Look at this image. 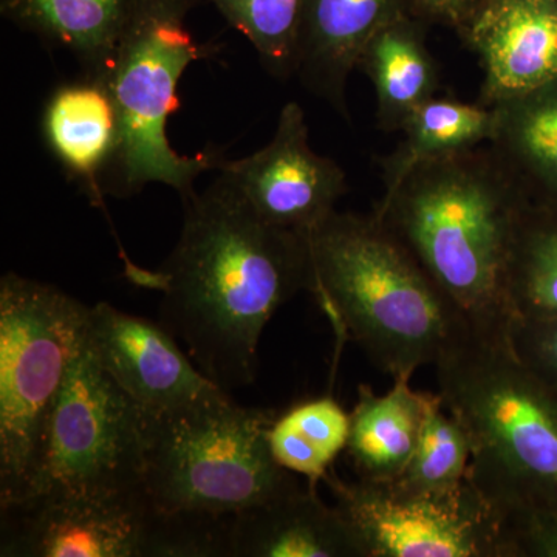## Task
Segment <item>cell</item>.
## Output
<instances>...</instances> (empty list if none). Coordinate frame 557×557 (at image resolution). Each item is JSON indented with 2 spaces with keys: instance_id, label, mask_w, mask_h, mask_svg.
Returning <instances> with one entry per match:
<instances>
[{
  "instance_id": "27",
  "label": "cell",
  "mask_w": 557,
  "mask_h": 557,
  "mask_svg": "<svg viewBox=\"0 0 557 557\" xmlns=\"http://www.w3.org/2000/svg\"><path fill=\"white\" fill-rule=\"evenodd\" d=\"M502 557H557V509L528 508L500 520Z\"/></svg>"
},
{
  "instance_id": "9",
  "label": "cell",
  "mask_w": 557,
  "mask_h": 557,
  "mask_svg": "<svg viewBox=\"0 0 557 557\" xmlns=\"http://www.w3.org/2000/svg\"><path fill=\"white\" fill-rule=\"evenodd\" d=\"M322 482L368 557H502L500 519L469 482L442 494H410L392 483Z\"/></svg>"
},
{
  "instance_id": "11",
  "label": "cell",
  "mask_w": 557,
  "mask_h": 557,
  "mask_svg": "<svg viewBox=\"0 0 557 557\" xmlns=\"http://www.w3.org/2000/svg\"><path fill=\"white\" fill-rule=\"evenodd\" d=\"M219 172L260 219L306 236L336 211L347 193L346 172L311 148L306 112L295 101L282 108L265 148L223 161Z\"/></svg>"
},
{
  "instance_id": "26",
  "label": "cell",
  "mask_w": 557,
  "mask_h": 557,
  "mask_svg": "<svg viewBox=\"0 0 557 557\" xmlns=\"http://www.w3.org/2000/svg\"><path fill=\"white\" fill-rule=\"evenodd\" d=\"M507 341L512 354L557 391V313L512 318Z\"/></svg>"
},
{
  "instance_id": "10",
  "label": "cell",
  "mask_w": 557,
  "mask_h": 557,
  "mask_svg": "<svg viewBox=\"0 0 557 557\" xmlns=\"http://www.w3.org/2000/svg\"><path fill=\"white\" fill-rule=\"evenodd\" d=\"M159 518L146 491L113 497H33L2 509L0 556H152Z\"/></svg>"
},
{
  "instance_id": "18",
  "label": "cell",
  "mask_w": 557,
  "mask_h": 557,
  "mask_svg": "<svg viewBox=\"0 0 557 557\" xmlns=\"http://www.w3.org/2000/svg\"><path fill=\"white\" fill-rule=\"evenodd\" d=\"M428 28L426 21L409 14L384 25L362 50L358 69L375 89L380 131H401L413 110L437 97L438 64L428 47Z\"/></svg>"
},
{
  "instance_id": "14",
  "label": "cell",
  "mask_w": 557,
  "mask_h": 557,
  "mask_svg": "<svg viewBox=\"0 0 557 557\" xmlns=\"http://www.w3.org/2000/svg\"><path fill=\"white\" fill-rule=\"evenodd\" d=\"M416 14V0H306L298 76L311 94L348 120L347 83L384 25Z\"/></svg>"
},
{
  "instance_id": "19",
  "label": "cell",
  "mask_w": 557,
  "mask_h": 557,
  "mask_svg": "<svg viewBox=\"0 0 557 557\" xmlns=\"http://www.w3.org/2000/svg\"><path fill=\"white\" fill-rule=\"evenodd\" d=\"M139 0H0L3 16L72 51L97 78L119 47Z\"/></svg>"
},
{
  "instance_id": "5",
  "label": "cell",
  "mask_w": 557,
  "mask_h": 557,
  "mask_svg": "<svg viewBox=\"0 0 557 557\" xmlns=\"http://www.w3.org/2000/svg\"><path fill=\"white\" fill-rule=\"evenodd\" d=\"M199 0H139L119 47L98 79L108 87L120 120V143L106 193L132 196L161 183L186 199L203 172L223 163L218 150L182 156L168 138V121L180 108L177 86L207 47L186 25Z\"/></svg>"
},
{
  "instance_id": "23",
  "label": "cell",
  "mask_w": 557,
  "mask_h": 557,
  "mask_svg": "<svg viewBox=\"0 0 557 557\" xmlns=\"http://www.w3.org/2000/svg\"><path fill=\"white\" fill-rule=\"evenodd\" d=\"M507 288L512 318L557 313V207L528 205L512 245Z\"/></svg>"
},
{
  "instance_id": "7",
  "label": "cell",
  "mask_w": 557,
  "mask_h": 557,
  "mask_svg": "<svg viewBox=\"0 0 557 557\" xmlns=\"http://www.w3.org/2000/svg\"><path fill=\"white\" fill-rule=\"evenodd\" d=\"M90 307L53 285L0 281V507L30 493L51 412L86 346Z\"/></svg>"
},
{
  "instance_id": "12",
  "label": "cell",
  "mask_w": 557,
  "mask_h": 557,
  "mask_svg": "<svg viewBox=\"0 0 557 557\" xmlns=\"http://www.w3.org/2000/svg\"><path fill=\"white\" fill-rule=\"evenodd\" d=\"M87 341L101 368L146 412L228 395L189 361L170 330L110 304L90 307Z\"/></svg>"
},
{
  "instance_id": "6",
  "label": "cell",
  "mask_w": 557,
  "mask_h": 557,
  "mask_svg": "<svg viewBox=\"0 0 557 557\" xmlns=\"http://www.w3.org/2000/svg\"><path fill=\"white\" fill-rule=\"evenodd\" d=\"M273 421L230 395L146 412L143 486L153 507L166 515L230 516L299 486L271 454Z\"/></svg>"
},
{
  "instance_id": "4",
  "label": "cell",
  "mask_w": 557,
  "mask_h": 557,
  "mask_svg": "<svg viewBox=\"0 0 557 557\" xmlns=\"http://www.w3.org/2000/svg\"><path fill=\"white\" fill-rule=\"evenodd\" d=\"M438 395L471 445L467 480L498 519L557 509V391L507 336L467 329L435 362Z\"/></svg>"
},
{
  "instance_id": "28",
  "label": "cell",
  "mask_w": 557,
  "mask_h": 557,
  "mask_svg": "<svg viewBox=\"0 0 557 557\" xmlns=\"http://www.w3.org/2000/svg\"><path fill=\"white\" fill-rule=\"evenodd\" d=\"M483 2L485 0H416V14L429 25H442L460 36Z\"/></svg>"
},
{
  "instance_id": "13",
  "label": "cell",
  "mask_w": 557,
  "mask_h": 557,
  "mask_svg": "<svg viewBox=\"0 0 557 557\" xmlns=\"http://www.w3.org/2000/svg\"><path fill=\"white\" fill-rule=\"evenodd\" d=\"M458 38L479 57L487 108L557 81V0H485Z\"/></svg>"
},
{
  "instance_id": "2",
  "label": "cell",
  "mask_w": 557,
  "mask_h": 557,
  "mask_svg": "<svg viewBox=\"0 0 557 557\" xmlns=\"http://www.w3.org/2000/svg\"><path fill=\"white\" fill-rule=\"evenodd\" d=\"M531 203L491 148L423 161L376 205V219L456 306L468 327L507 336L508 267Z\"/></svg>"
},
{
  "instance_id": "22",
  "label": "cell",
  "mask_w": 557,
  "mask_h": 557,
  "mask_svg": "<svg viewBox=\"0 0 557 557\" xmlns=\"http://www.w3.org/2000/svg\"><path fill=\"white\" fill-rule=\"evenodd\" d=\"M348 432L350 413L335 398L307 399L274 418L269 432L271 454L282 468L318 486L346 450Z\"/></svg>"
},
{
  "instance_id": "24",
  "label": "cell",
  "mask_w": 557,
  "mask_h": 557,
  "mask_svg": "<svg viewBox=\"0 0 557 557\" xmlns=\"http://www.w3.org/2000/svg\"><path fill=\"white\" fill-rule=\"evenodd\" d=\"M278 79L296 76L306 0H209Z\"/></svg>"
},
{
  "instance_id": "21",
  "label": "cell",
  "mask_w": 557,
  "mask_h": 557,
  "mask_svg": "<svg viewBox=\"0 0 557 557\" xmlns=\"http://www.w3.org/2000/svg\"><path fill=\"white\" fill-rule=\"evenodd\" d=\"M399 132L403 139L397 148L379 160L384 193L423 161L491 143L496 134V113L482 102L434 97L413 110Z\"/></svg>"
},
{
  "instance_id": "1",
  "label": "cell",
  "mask_w": 557,
  "mask_h": 557,
  "mask_svg": "<svg viewBox=\"0 0 557 557\" xmlns=\"http://www.w3.org/2000/svg\"><path fill=\"white\" fill-rule=\"evenodd\" d=\"M183 205L170 259L129 277L163 293L161 325L186 344L209 380L226 392L248 386L263 329L300 289H311L309 236L260 219L222 175Z\"/></svg>"
},
{
  "instance_id": "3",
  "label": "cell",
  "mask_w": 557,
  "mask_h": 557,
  "mask_svg": "<svg viewBox=\"0 0 557 557\" xmlns=\"http://www.w3.org/2000/svg\"><path fill=\"white\" fill-rule=\"evenodd\" d=\"M310 292L339 336L392 379L434 364L469 329L456 306L375 214L332 212L309 234Z\"/></svg>"
},
{
  "instance_id": "8",
  "label": "cell",
  "mask_w": 557,
  "mask_h": 557,
  "mask_svg": "<svg viewBox=\"0 0 557 557\" xmlns=\"http://www.w3.org/2000/svg\"><path fill=\"white\" fill-rule=\"evenodd\" d=\"M145 465L146 412L101 368L86 341L51 412L25 500L141 493Z\"/></svg>"
},
{
  "instance_id": "17",
  "label": "cell",
  "mask_w": 557,
  "mask_h": 557,
  "mask_svg": "<svg viewBox=\"0 0 557 557\" xmlns=\"http://www.w3.org/2000/svg\"><path fill=\"white\" fill-rule=\"evenodd\" d=\"M437 398L438 394L413 391L410 379L394 380L384 395L359 386L346 448L358 479L386 483L403 474Z\"/></svg>"
},
{
  "instance_id": "20",
  "label": "cell",
  "mask_w": 557,
  "mask_h": 557,
  "mask_svg": "<svg viewBox=\"0 0 557 557\" xmlns=\"http://www.w3.org/2000/svg\"><path fill=\"white\" fill-rule=\"evenodd\" d=\"M493 109L491 148L533 203L557 207V81Z\"/></svg>"
},
{
  "instance_id": "25",
  "label": "cell",
  "mask_w": 557,
  "mask_h": 557,
  "mask_svg": "<svg viewBox=\"0 0 557 557\" xmlns=\"http://www.w3.org/2000/svg\"><path fill=\"white\" fill-rule=\"evenodd\" d=\"M471 445L463 426L437 398L426 418L416 454L392 483L410 494H442L467 482Z\"/></svg>"
},
{
  "instance_id": "16",
  "label": "cell",
  "mask_w": 557,
  "mask_h": 557,
  "mask_svg": "<svg viewBox=\"0 0 557 557\" xmlns=\"http://www.w3.org/2000/svg\"><path fill=\"white\" fill-rule=\"evenodd\" d=\"M44 137L62 166L78 178L95 205H102V175L108 174L120 143L115 102L101 81L54 90L46 106Z\"/></svg>"
},
{
  "instance_id": "15",
  "label": "cell",
  "mask_w": 557,
  "mask_h": 557,
  "mask_svg": "<svg viewBox=\"0 0 557 557\" xmlns=\"http://www.w3.org/2000/svg\"><path fill=\"white\" fill-rule=\"evenodd\" d=\"M236 557H368L364 545L317 486H296L267 504L237 512L231 530Z\"/></svg>"
}]
</instances>
